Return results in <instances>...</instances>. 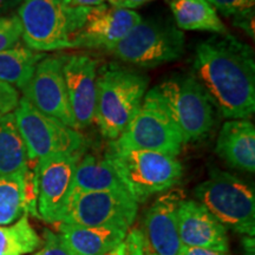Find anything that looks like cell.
Here are the masks:
<instances>
[{
    "instance_id": "obj_19",
    "label": "cell",
    "mask_w": 255,
    "mask_h": 255,
    "mask_svg": "<svg viewBox=\"0 0 255 255\" xmlns=\"http://www.w3.org/2000/svg\"><path fill=\"white\" fill-rule=\"evenodd\" d=\"M59 237L71 255H105L126 238L128 229L59 223Z\"/></svg>"
},
{
    "instance_id": "obj_7",
    "label": "cell",
    "mask_w": 255,
    "mask_h": 255,
    "mask_svg": "<svg viewBox=\"0 0 255 255\" xmlns=\"http://www.w3.org/2000/svg\"><path fill=\"white\" fill-rule=\"evenodd\" d=\"M156 88L184 143L208 135L215 122V107L194 76H174Z\"/></svg>"
},
{
    "instance_id": "obj_9",
    "label": "cell",
    "mask_w": 255,
    "mask_h": 255,
    "mask_svg": "<svg viewBox=\"0 0 255 255\" xmlns=\"http://www.w3.org/2000/svg\"><path fill=\"white\" fill-rule=\"evenodd\" d=\"M184 34L157 20H141L109 52L122 62L139 68H155L183 55Z\"/></svg>"
},
{
    "instance_id": "obj_24",
    "label": "cell",
    "mask_w": 255,
    "mask_h": 255,
    "mask_svg": "<svg viewBox=\"0 0 255 255\" xmlns=\"http://www.w3.org/2000/svg\"><path fill=\"white\" fill-rule=\"evenodd\" d=\"M43 240L23 215L12 226H0V255H24L40 248Z\"/></svg>"
},
{
    "instance_id": "obj_35",
    "label": "cell",
    "mask_w": 255,
    "mask_h": 255,
    "mask_svg": "<svg viewBox=\"0 0 255 255\" xmlns=\"http://www.w3.org/2000/svg\"><path fill=\"white\" fill-rule=\"evenodd\" d=\"M145 255H154V254H151V253H149V252H146V251H145Z\"/></svg>"
},
{
    "instance_id": "obj_10",
    "label": "cell",
    "mask_w": 255,
    "mask_h": 255,
    "mask_svg": "<svg viewBox=\"0 0 255 255\" xmlns=\"http://www.w3.org/2000/svg\"><path fill=\"white\" fill-rule=\"evenodd\" d=\"M137 209L138 203L128 190L85 193L69 200L62 222L83 227H111L129 231L136 219Z\"/></svg>"
},
{
    "instance_id": "obj_27",
    "label": "cell",
    "mask_w": 255,
    "mask_h": 255,
    "mask_svg": "<svg viewBox=\"0 0 255 255\" xmlns=\"http://www.w3.org/2000/svg\"><path fill=\"white\" fill-rule=\"evenodd\" d=\"M210 5L225 17L237 15L247 9L254 8L255 0H208Z\"/></svg>"
},
{
    "instance_id": "obj_26",
    "label": "cell",
    "mask_w": 255,
    "mask_h": 255,
    "mask_svg": "<svg viewBox=\"0 0 255 255\" xmlns=\"http://www.w3.org/2000/svg\"><path fill=\"white\" fill-rule=\"evenodd\" d=\"M105 255H145L143 234L138 229L128 231L126 238Z\"/></svg>"
},
{
    "instance_id": "obj_34",
    "label": "cell",
    "mask_w": 255,
    "mask_h": 255,
    "mask_svg": "<svg viewBox=\"0 0 255 255\" xmlns=\"http://www.w3.org/2000/svg\"><path fill=\"white\" fill-rule=\"evenodd\" d=\"M17 5H19L17 0H0V14L11 11Z\"/></svg>"
},
{
    "instance_id": "obj_30",
    "label": "cell",
    "mask_w": 255,
    "mask_h": 255,
    "mask_svg": "<svg viewBox=\"0 0 255 255\" xmlns=\"http://www.w3.org/2000/svg\"><path fill=\"white\" fill-rule=\"evenodd\" d=\"M234 25L244 30L248 36L254 38V8L234 15Z\"/></svg>"
},
{
    "instance_id": "obj_16",
    "label": "cell",
    "mask_w": 255,
    "mask_h": 255,
    "mask_svg": "<svg viewBox=\"0 0 255 255\" xmlns=\"http://www.w3.org/2000/svg\"><path fill=\"white\" fill-rule=\"evenodd\" d=\"M177 228L182 246L228 253L227 231L197 201H181L177 208Z\"/></svg>"
},
{
    "instance_id": "obj_1",
    "label": "cell",
    "mask_w": 255,
    "mask_h": 255,
    "mask_svg": "<svg viewBox=\"0 0 255 255\" xmlns=\"http://www.w3.org/2000/svg\"><path fill=\"white\" fill-rule=\"evenodd\" d=\"M195 79L223 117L247 120L255 111L253 49L232 34L201 41L194 57Z\"/></svg>"
},
{
    "instance_id": "obj_22",
    "label": "cell",
    "mask_w": 255,
    "mask_h": 255,
    "mask_svg": "<svg viewBox=\"0 0 255 255\" xmlns=\"http://www.w3.org/2000/svg\"><path fill=\"white\" fill-rule=\"evenodd\" d=\"M45 53L17 44L11 49L0 51V82L23 90Z\"/></svg>"
},
{
    "instance_id": "obj_23",
    "label": "cell",
    "mask_w": 255,
    "mask_h": 255,
    "mask_svg": "<svg viewBox=\"0 0 255 255\" xmlns=\"http://www.w3.org/2000/svg\"><path fill=\"white\" fill-rule=\"evenodd\" d=\"M28 168L26 148L18 131L13 113L0 117V176Z\"/></svg>"
},
{
    "instance_id": "obj_5",
    "label": "cell",
    "mask_w": 255,
    "mask_h": 255,
    "mask_svg": "<svg viewBox=\"0 0 255 255\" xmlns=\"http://www.w3.org/2000/svg\"><path fill=\"white\" fill-rule=\"evenodd\" d=\"M196 199L225 228L255 235L254 188L234 175L213 168L208 180L194 190Z\"/></svg>"
},
{
    "instance_id": "obj_32",
    "label": "cell",
    "mask_w": 255,
    "mask_h": 255,
    "mask_svg": "<svg viewBox=\"0 0 255 255\" xmlns=\"http://www.w3.org/2000/svg\"><path fill=\"white\" fill-rule=\"evenodd\" d=\"M63 1L65 2V5L70 6V7L91 8L107 4L109 0H63Z\"/></svg>"
},
{
    "instance_id": "obj_14",
    "label": "cell",
    "mask_w": 255,
    "mask_h": 255,
    "mask_svg": "<svg viewBox=\"0 0 255 255\" xmlns=\"http://www.w3.org/2000/svg\"><path fill=\"white\" fill-rule=\"evenodd\" d=\"M63 73L77 128L90 126L95 121L98 60L85 55L65 56Z\"/></svg>"
},
{
    "instance_id": "obj_28",
    "label": "cell",
    "mask_w": 255,
    "mask_h": 255,
    "mask_svg": "<svg viewBox=\"0 0 255 255\" xmlns=\"http://www.w3.org/2000/svg\"><path fill=\"white\" fill-rule=\"evenodd\" d=\"M33 255H71L65 247L59 234L45 229L44 231V240L40 250Z\"/></svg>"
},
{
    "instance_id": "obj_31",
    "label": "cell",
    "mask_w": 255,
    "mask_h": 255,
    "mask_svg": "<svg viewBox=\"0 0 255 255\" xmlns=\"http://www.w3.org/2000/svg\"><path fill=\"white\" fill-rule=\"evenodd\" d=\"M177 255H228V253H222V252L206 250V248L181 246Z\"/></svg>"
},
{
    "instance_id": "obj_4",
    "label": "cell",
    "mask_w": 255,
    "mask_h": 255,
    "mask_svg": "<svg viewBox=\"0 0 255 255\" xmlns=\"http://www.w3.org/2000/svg\"><path fill=\"white\" fill-rule=\"evenodd\" d=\"M105 158L137 203L171 189L182 178L180 161L159 152L120 148L110 143Z\"/></svg>"
},
{
    "instance_id": "obj_3",
    "label": "cell",
    "mask_w": 255,
    "mask_h": 255,
    "mask_svg": "<svg viewBox=\"0 0 255 255\" xmlns=\"http://www.w3.org/2000/svg\"><path fill=\"white\" fill-rule=\"evenodd\" d=\"M89 9L70 7L63 0H24L17 15L25 45L38 52L72 49Z\"/></svg>"
},
{
    "instance_id": "obj_12",
    "label": "cell",
    "mask_w": 255,
    "mask_h": 255,
    "mask_svg": "<svg viewBox=\"0 0 255 255\" xmlns=\"http://www.w3.org/2000/svg\"><path fill=\"white\" fill-rule=\"evenodd\" d=\"M64 60L65 56L44 57L21 91L23 97L41 113L78 130L64 81Z\"/></svg>"
},
{
    "instance_id": "obj_20",
    "label": "cell",
    "mask_w": 255,
    "mask_h": 255,
    "mask_svg": "<svg viewBox=\"0 0 255 255\" xmlns=\"http://www.w3.org/2000/svg\"><path fill=\"white\" fill-rule=\"evenodd\" d=\"M107 190H127L110 162L92 155L79 159L69 200L81 194Z\"/></svg>"
},
{
    "instance_id": "obj_29",
    "label": "cell",
    "mask_w": 255,
    "mask_h": 255,
    "mask_svg": "<svg viewBox=\"0 0 255 255\" xmlns=\"http://www.w3.org/2000/svg\"><path fill=\"white\" fill-rule=\"evenodd\" d=\"M19 100L17 89L0 82V117L13 113L18 107Z\"/></svg>"
},
{
    "instance_id": "obj_8",
    "label": "cell",
    "mask_w": 255,
    "mask_h": 255,
    "mask_svg": "<svg viewBox=\"0 0 255 255\" xmlns=\"http://www.w3.org/2000/svg\"><path fill=\"white\" fill-rule=\"evenodd\" d=\"M13 115L28 161L84 151L87 142L77 129L41 113L25 97L19 100Z\"/></svg>"
},
{
    "instance_id": "obj_36",
    "label": "cell",
    "mask_w": 255,
    "mask_h": 255,
    "mask_svg": "<svg viewBox=\"0 0 255 255\" xmlns=\"http://www.w3.org/2000/svg\"><path fill=\"white\" fill-rule=\"evenodd\" d=\"M17 1L19 2V4H20V2H23V1H24V0H17Z\"/></svg>"
},
{
    "instance_id": "obj_11",
    "label": "cell",
    "mask_w": 255,
    "mask_h": 255,
    "mask_svg": "<svg viewBox=\"0 0 255 255\" xmlns=\"http://www.w3.org/2000/svg\"><path fill=\"white\" fill-rule=\"evenodd\" d=\"M83 152L57 154L38 159L34 168L38 216L59 223L65 215L76 167Z\"/></svg>"
},
{
    "instance_id": "obj_25",
    "label": "cell",
    "mask_w": 255,
    "mask_h": 255,
    "mask_svg": "<svg viewBox=\"0 0 255 255\" xmlns=\"http://www.w3.org/2000/svg\"><path fill=\"white\" fill-rule=\"evenodd\" d=\"M23 27L17 14L0 17V51L11 49L19 44Z\"/></svg>"
},
{
    "instance_id": "obj_15",
    "label": "cell",
    "mask_w": 255,
    "mask_h": 255,
    "mask_svg": "<svg viewBox=\"0 0 255 255\" xmlns=\"http://www.w3.org/2000/svg\"><path fill=\"white\" fill-rule=\"evenodd\" d=\"M183 201L182 191L174 189L159 196L146 212L144 232L145 251L154 255H177L181 245L177 228V208Z\"/></svg>"
},
{
    "instance_id": "obj_13",
    "label": "cell",
    "mask_w": 255,
    "mask_h": 255,
    "mask_svg": "<svg viewBox=\"0 0 255 255\" xmlns=\"http://www.w3.org/2000/svg\"><path fill=\"white\" fill-rule=\"evenodd\" d=\"M142 20L133 9L101 5L89 9L87 20L73 39L72 47L109 51Z\"/></svg>"
},
{
    "instance_id": "obj_2",
    "label": "cell",
    "mask_w": 255,
    "mask_h": 255,
    "mask_svg": "<svg viewBox=\"0 0 255 255\" xmlns=\"http://www.w3.org/2000/svg\"><path fill=\"white\" fill-rule=\"evenodd\" d=\"M148 87L142 73L119 64H108L98 71L95 121L102 135L116 141L141 105Z\"/></svg>"
},
{
    "instance_id": "obj_6",
    "label": "cell",
    "mask_w": 255,
    "mask_h": 255,
    "mask_svg": "<svg viewBox=\"0 0 255 255\" xmlns=\"http://www.w3.org/2000/svg\"><path fill=\"white\" fill-rule=\"evenodd\" d=\"M120 148L139 149L176 156L182 150V136L177 130L157 88L145 92L138 110L116 141Z\"/></svg>"
},
{
    "instance_id": "obj_21",
    "label": "cell",
    "mask_w": 255,
    "mask_h": 255,
    "mask_svg": "<svg viewBox=\"0 0 255 255\" xmlns=\"http://www.w3.org/2000/svg\"><path fill=\"white\" fill-rule=\"evenodd\" d=\"M171 13L178 30L227 33V28L208 0H170Z\"/></svg>"
},
{
    "instance_id": "obj_18",
    "label": "cell",
    "mask_w": 255,
    "mask_h": 255,
    "mask_svg": "<svg viewBox=\"0 0 255 255\" xmlns=\"http://www.w3.org/2000/svg\"><path fill=\"white\" fill-rule=\"evenodd\" d=\"M215 151L231 167L254 173V124L247 120H229L225 122L219 132Z\"/></svg>"
},
{
    "instance_id": "obj_17",
    "label": "cell",
    "mask_w": 255,
    "mask_h": 255,
    "mask_svg": "<svg viewBox=\"0 0 255 255\" xmlns=\"http://www.w3.org/2000/svg\"><path fill=\"white\" fill-rule=\"evenodd\" d=\"M37 213V182L30 169L0 176V226L12 225L23 215Z\"/></svg>"
},
{
    "instance_id": "obj_33",
    "label": "cell",
    "mask_w": 255,
    "mask_h": 255,
    "mask_svg": "<svg viewBox=\"0 0 255 255\" xmlns=\"http://www.w3.org/2000/svg\"><path fill=\"white\" fill-rule=\"evenodd\" d=\"M152 0H109V4L115 7L120 8H126V9H132L139 6L146 4V2H150Z\"/></svg>"
}]
</instances>
